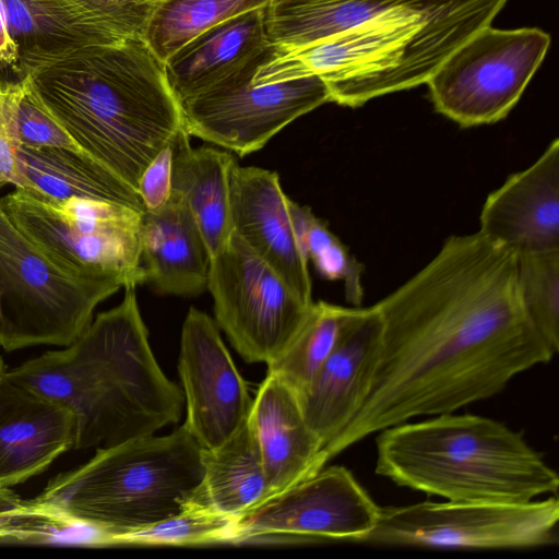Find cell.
I'll return each mask as SVG.
<instances>
[{"label": "cell", "instance_id": "obj_1", "mask_svg": "<svg viewBox=\"0 0 559 559\" xmlns=\"http://www.w3.org/2000/svg\"><path fill=\"white\" fill-rule=\"evenodd\" d=\"M518 254L479 231L451 236L411 278L374 304L380 357L356 416L323 451L328 463L376 432L455 412L551 360L528 320Z\"/></svg>", "mask_w": 559, "mask_h": 559}, {"label": "cell", "instance_id": "obj_35", "mask_svg": "<svg viewBox=\"0 0 559 559\" xmlns=\"http://www.w3.org/2000/svg\"><path fill=\"white\" fill-rule=\"evenodd\" d=\"M173 148L164 147L145 167L138 186V194L145 211L164 206L171 195Z\"/></svg>", "mask_w": 559, "mask_h": 559}, {"label": "cell", "instance_id": "obj_30", "mask_svg": "<svg viewBox=\"0 0 559 559\" xmlns=\"http://www.w3.org/2000/svg\"><path fill=\"white\" fill-rule=\"evenodd\" d=\"M9 542L94 547L118 545L110 532L45 507L33 499L25 501Z\"/></svg>", "mask_w": 559, "mask_h": 559}, {"label": "cell", "instance_id": "obj_21", "mask_svg": "<svg viewBox=\"0 0 559 559\" xmlns=\"http://www.w3.org/2000/svg\"><path fill=\"white\" fill-rule=\"evenodd\" d=\"M145 283L160 294L194 296L207 289L211 253L186 203L176 195L141 222Z\"/></svg>", "mask_w": 559, "mask_h": 559}, {"label": "cell", "instance_id": "obj_27", "mask_svg": "<svg viewBox=\"0 0 559 559\" xmlns=\"http://www.w3.org/2000/svg\"><path fill=\"white\" fill-rule=\"evenodd\" d=\"M356 310L313 301L288 346L267 365L266 373L277 377L296 396L301 394L338 344Z\"/></svg>", "mask_w": 559, "mask_h": 559}, {"label": "cell", "instance_id": "obj_3", "mask_svg": "<svg viewBox=\"0 0 559 559\" xmlns=\"http://www.w3.org/2000/svg\"><path fill=\"white\" fill-rule=\"evenodd\" d=\"M5 376L71 411L74 449L109 447L177 423L182 390L157 364L135 287L69 346L48 350Z\"/></svg>", "mask_w": 559, "mask_h": 559}, {"label": "cell", "instance_id": "obj_26", "mask_svg": "<svg viewBox=\"0 0 559 559\" xmlns=\"http://www.w3.org/2000/svg\"><path fill=\"white\" fill-rule=\"evenodd\" d=\"M202 461L203 479L189 507L239 519L270 499L248 420L221 445L203 449Z\"/></svg>", "mask_w": 559, "mask_h": 559}, {"label": "cell", "instance_id": "obj_13", "mask_svg": "<svg viewBox=\"0 0 559 559\" xmlns=\"http://www.w3.org/2000/svg\"><path fill=\"white\" fill-rule=\"evenodd\" d=\"M380 507L344 466L323 467L238 519L236 542L290 536L360 543Z\"/></svg>", "mask_w": 559, "mask_h": 559}, {"label": "cell", "instance_id": "obj_29", "mask_svg": "<svg viewBox=\"0 0 559 559\" xmlns=\"http://www.w3.org/2000/svg\"><path fill=\"white\" fill-rule=\"evenodd\" d=\"M516 271L525 313L556 354L559 349V249L518 254Z\"/></svg>", "mask_w": 559, "mask_h": 559}, {"label": "cell", "instance_id": "obj_36", "mask_svg": "<svg viewBox=\"0 0 559 559\" xmlns=\"http://www.w3.org/2000/svg\"><path fill=\"white\" fill-rule=\"evenodd\" d=\"M17 147L7 80L0 73V188L7 183H12L16 188L21 186L16 163Z\"/></svg>", "mask_w": 559, "mask_h": 559}, {"label": "cell", "instance_id": "obj_19", "mask_svg": "<svg viewBox=\"0 0 559 559\" xmlns=\"http://www.w3.org/2000/svg\"><path fill=\"white\" fill-rule=\"evenodd\" d=\"M266 477L270 498L325 466L322 445L307 425L296 394L266 373L248 416Z\"/></svg>", "mask_w": 559, "mask_h": 559}, {"label": "cell", "instance_id": "obj_23", "mask_svg": "<svg viewBox=\"0 0 559 559\" xmlns=\"http://www.w3.org/2000/svg\"><path fill=\"white\" fill-rule=\"evenodd\" d=\"M478 0H271L264 26L273 53L293 51L401 10H433Z\"/></svg>", "mask_w": 559, "mask_h": 559}, {"label": "cell", "instance_id": "obj_9", "mask_svg": "<svg viewBox=\"0 0 559 559\" xmlns=\"http://www.w3.org/2000/svg\"><path fill=\"white\" fill-rule=\"evenodd\" d=\"M557 496L527 502L421 501L380 507L360 543L443 549H531L557 543Z\"/></svg>", "mask_w": 559, "mask_h": 559}, {"label": "cell", "instance_id": "obj_16", "mask_svg": "<svg viewBox=\"0 0 559 559\" xmlns=\"http://www.w3.org/2000/svg\"><path fill=\"white\" fill-rule=\"evenodd\" d=\"M478 231L516 254L559 249V140L486 198Z\"/></svg>", "mask_w": 559, "mask_h": 559}, {"label": "cell", "instance_id": "obj_38", "mask_svg": "<svg viewBox=\"0 0 559 559\" xmlns=\"http://www.w3.org/2000/svg\"><path fill=\"white\" fill-rule=\"evenodd\" d=\"M0 67L10 68L15 73L19 70V53L9 33L2 0H0Z\"/></svg>", "mask_w": 559, "mask_h": 559}, {"label": "cell", "instance_id": "obj_14", "mask_svg": "<svg viewBox=\"0 0 559 559\" xmlns=\"http://www.w3.org/2000/svg\"><path fill=\"white\" fill-rule=\"evenodd\" d=\"M178 372L187 412L185 427L202 449L221 445L246 423L252 399L218 325L193 307L182 324Z\"/></svg>", "mask_w": 559, "mask_h": 559}, {"label": "cell", "instance_id": "obj_18", "mask_svg": "<svg viewBox=\"0 0 559 559\" xmlns=\"http://www.w3.org/2000/svg\"><path fill=\"white\" fill-rule=\"evenodd\" d=\"M75 419L66 406L0 377V486L39 475L74 449Z\"/></svg>", "mask_w": 559, "mask_h": 559}, {"label": "cell", "instance_id": "obj_8", "mask_svg": "<svg viewBox=\"0 0 559 559\" xmlns=\"http://www.w3.org/2000/svg\"><path fill=\"white\" fill-rule=\"evenodd\" d=\"M8 218L56 265L76 276H117L123 287L145 283L138 210L114 202L43 200L16 188L0 198Z\"/></svg>", "mask_w": 559, "mask_h": 559}, {"label": "cell", "instance_id": "obj_15", "mask_svg": "<svg viewBox=\"0 0 559 559\" xmlns=\"http://www.w3.org/2000/svg\"><path fill=\"white\" fill-rule=\"evenodd\" d=\"M381 337L382 322L374 305L357 307L332 354L309 386L297 396L307 425L322 445V456L369 394Z\"/></svg>", "mask_w": 559, "mask_h": 559}, {"label": "cell", "instance_id": "obj_10", "mask_svg": "<svg viewBox=\"0 0 559 559\" xmlns=\"http://www.w3.org/2000/svg\"><path fill=\"white\" fill-rule=\"evenodd\" d=\"M550 41L537 27L480 28L426 82L435 109L463 128L502 120L522 97Z\"/></svg>", "mask_w": 559, "mask_h": 559}, {"label": "cell", "instance_id": "obj_20", "mask_svg": "<svg viewBox=\"0 0 559 559\" xmlns=\"http://www.w3.org/2000/svg\"><path fill=\"white\" fill-rule=\"evenodd\" d=\"M270 53L261 8L205 31L174 53L165 68L169 85L182 104Z\"/></svg>", "mask_w": 559, "mask_h": 559}, {"label": "cell", "instance_id": "obj_7", "mask_svg": "<svg viewBox=\"0 0 559 559\" xmlns=\"http://www.w3.org/2000/svg\"><path fill=\"white\" fill-rule=\"evenodd\" d=\"M123 287L117 276H76L47 258L0 206V346L66 347L92 322L93 311Z\"/></svg>", "mask_w": 559, "mask_h": 559}, {"label": "cell", "instance_id": "obj_33", "mask_svg": "<svg viewBox=\"0 0 559 559\" xmlns=\"http://www.w3.org/2000/svg\"><path fill=\"white\" fill-rule=\"evenodd\" d=\"M306 249L308 260L312 261L320 276L330 281L342 280L347 301L355 307L360 306L364 297V265L316 215L309 224Z\"/></svg>", "mask_w": 559, "mask_h": 559}, {"label": "cell", "instance_id": "obj_11", "mask_svg": "<svg viewBox=\"0 0 559 559\" xmlns=\"http://www.w3.org/2000/svg\"><path fill=\"white\" fill-rule=\"evenodd\" d=\"M207 290L216 324L247 362L274 361L312 305L235 233L211 259Z\"/></svg>", "mask_w": 559, "mask_h": 559}, {"label": "cell", "instance_id": "obj_32", "mask_svg": "<svg viewBox=\"0 0 559 559\" xmlns=\"http://www.w3.org/2000/svg\"><path fill=\"white\" fill-rule=\"evenodd\" d=\"M7 86L19 146L62 147L83 152L45 108L27 76L7 80Z\"/></svg>", "mask_w": 559, "mask_h": 559}, {"label": "cell", "instance_id": "obj_28", "mask_svg": "<svg viewBox=\"0 0 559 559\" xmlns=\"http://www.w3.org/2000/svg\"><path fill=\"white\" fill-rule=\"evenodd\" d=\"M271 0H157L142 38L163 62L211 27Z\"/></svg>", "mask_w": 559, "mask_h": 559}, {"label": "cell", "instance_id": "obj_4", "mask_svg": "<svg viewBox=\"0 0 559 559\" xmlns=\"http://www.w3.org/2000/svg\"><path fill=\"white\" fill-rule=\"evenodd\" d=\"M507 0L401 10L285 53H271L253 85L321 76L331 102L359 107L426 84L441 62L480 28L491 25Z\"/></svg>", "mask_w": 559, "mask_h": 559}, {"label": "cell", "instance_id": "obj_39", "mask_svg": "<svg viewBox=\"0 0 559 559\" xmlns=\"http://www.w3.org/2000/svg\"><path fill=\"white\" fill-rule=\"evenodd\" d=\"M5 372V366L2 357L0 356V377Z\"/></svg>", "mask_w": 559, "mask_h": 559}, {"label": "cell", "instance_id": "obj_31", "mask_svg": "<svg viewBox=\"0 0 559 559\" xmlns=\"http://www.w3.org/2000/svg\"><path fill=\"white\" fill-rule=\"evenodd\" d=\"M238 519L189 507L154 525L120 537V545H199L236 542Z\"/></svg>", "mask_w": 559, "mask_h": 559}, {"label": "cell", "instance_id": "obj_5", "mask_svg": "<svg viewBox=\"0 0 559 559\" xmlns=\"http://www.w3.org/2000/svg\"><path fill=\"white\" fill-rule=\"evenodd\" d=\"M378 433L374 472L397 486L466 502L557 496V473L521 432L498 420L452 412Z\"/></svg>", "mask_w": 559, "mask_h": 559}, {"label": "cell", "instance_id": "obj_6", "mask_svg": "<svg viewBox=\"0 0 559 559\" xmlns=\"http://www.w3.org/2000/svg\"><path fill=\"white\" fill-rule=\"evenodd\" d=\"M202 448L182 424L109 447L50 479L33 500L120 537L183 512L203 479Z\"/></svg>", "mask_w": 559, "mask_h": 559}, {"label": "cell", "instance_id": "obj_2", "mask_svg": "<svg viewBox=\"0 0 559 559\" xmlns=\"http://www.w3.org/2000/svg\"><path fill=\"white\" fill-rule=\"evenodd\" d=\"M24 76L75 144L136 192L145 167L185 128L165 62L140 36L39 59Z\"/></svg>", "mask_w": 559, "mask_h": 559}, {"label": "cell", "instance_id": "obj_37", "mask_svg": "<svg viewBox=\"0 0 559 559\" xmlns=\"http://www.w3.org/2000/svg\"><path fill=\"white\" fill-rule=\"evenodd\" d=\"M25 501L10 487L0 486V540H9L15 520Z\"/></svg>", "mask_w": 559, "mask_h": 559}, {"label": "cell", "instance_id": "obj_22", "mask_svg": "<svg viewBox=\"0 0 559 559\" xmlns=\"http://www.w3.org/2000/svg\"><path fill=\"white\" fill-rule=\"evenodd\" d=\"M19 53L16 80L24 68L69 50L118 43L130 35L74 0H2Z\"/></svg>", "mask_w": 559, "mask_h": 559}, {"label": "cell", "instance_id": "obj_24", "mask_svg": "<svg viewBox=\"0 0 559 559\" xmlns=\"http://www.w3.org/2000/svg\"><path fill=\"white\" fill-rule=\"evenodd\" d=\"M181 129L171 141V194L180 198L194 217L211 257L218 253L233 234L230 176L235 157L213 146L192 147Z\"/></svg>", "mask_w": 559, "mask_h": 559}, {"label": "cell", "instance_id": "obj_25", "mask_svg": "<svg viewBox=\"0 0 559 559\" xmlns=\"http://www.w3.org/2000/svg\"><path fill=\"white\" fill-rule=\"evenodd\" d=\"M16 163L22 180L17 188L43 200L92 199L145 212L135 190L83 152L19 146Z\"/></svg>", "mask_w": 559, "mask_h": 559}, {"label": "cell", "instance_id": "obj_34", "mask_svg": "<svg viewBox=\"0 0 559 559\" xmlns=\"http://www.w3.org/2000/svg\"><path fill=\"white\" fill-rule=\"evenodd\" d=\"M130 36L142 37L157 0H74Z\"/></svg>", "mask_w": 559, "mask_h": 559}, {"label": "cell", "instance_id": "obj_12", "mask_svg": "<svg viewBox=\"0 0 559 559\" xmlns=\"http://www.w3.org/2000/svg\"><path fill=\"white\" fill-rule=\"evenodd\" d=\"M265 59L183 102L188 134L245 156L263 147L297 118L331 102L319 75L253 85L252 76Z\"/></svg>", "mask_w": 559, "mask_h": 559}, {"label": "cell", "instance_id": "obj_17", "mask_svg": "<svg viewBox=\"0 0 559 559\" xmlns=\"http://www.w3.org/2000/svg\"><path fill=\"white\" fill-rule=\"evenodd\" d=\"M289 198L278 175L236 164L230 176V217L238 235L306 302L312 287L308 261L301 254L292 226Z\"/></svg>", "mask_w": 559, "mask_h": 559}]
</instances>
